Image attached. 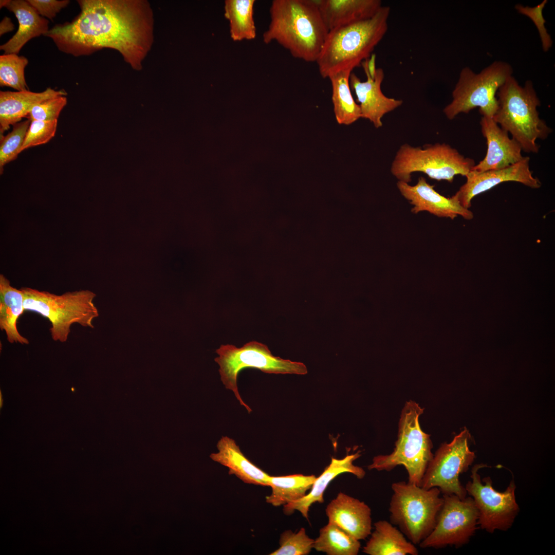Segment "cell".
<instances>
[{
    "mask_svg": "<svg viewBox=\"0 0 555 555\" xmlns=\"http://www.w3.org/2000/svg\"><path fill=\"white\" fill-rule=\"evenodd\" d=\"M254 0H226L224 16L229 22L230 37L234 41L256 37L253 18Z\"/></svg>",
    "mask_w": 555,
    "mask_h": 555,
    "instance_id": "28",
    "label": "cell"
},
{
    "mask_svg": "<svg viewBox=\"0 0 555 555\" xmlns=\"http://www.w3.org/2000/svg\"><path fill=\"white\" fill-rule=\"evenodd\" d=\"M67 102V98L65 96L47 99L35 105L26 118L30 121H49L58 120Z\"/></svg>",
    "mask_w": 555,
    "mask_h": 555,
    "instance_id": "34",
    "label": "cell"
},
{
    "mask_svg": "<svg viewBox=\"0 0 555 555\" xmlns=\"http://www.w3.org/2000/svg\"><path fill=\"white\" fill-rule=\"evenodd\" d=\"M9 0H1L0 1V8L5 7L8 4Z\"/></svg>",
    "mask_w": 555,
    "mask_h": 555,
    "instance_id": "38",
    "label": "cell"
},
{
    "mask_svg": "<svg viewBox=\"0 0 555 555\" xmlns=\"http://www.w3.org/2000/svg\"><path fill=\"white\" fill-rule=\"evenodd\" d=\"M547 3V0H544L534 7L524 6L520 4L515 6L516 9L520 13L529 17L534 22L538 30L542 48L545 52L548 51L552 45V41L545 26L546 21L542 13Z\"/></svg>",
    "mask_w": 555,
    "mask_h": 555,
    "instance_id": "35",
    "label": "cell"
},
{
    "mask_svg": "<svg viewBox=\"0 0 555 555\" xmlns=\"http://www.w3.org/2000/svg\"><path fill=\"white\" fill-rule=\"evenodd\" d=\"M58 120L49 121H31L21 152L33 146L48 142L55 135Z\"/></svg>",
    "mask_w": 555,
    "mask_h": 555,
    "instance_id": "33",
    "label": "cell"
},
{
    "mask_svg": "<svg viewBox=\"0 0 555 555\" xmlns=\"http://www.w3.org/2000/svg\"><path fill=\"white\" fill-rule=\"evenodd\" d=\"M31 121L29 119L13 125L11 132L6 136L1 135L0 141V172H3L4 166L16 159L21 153L26 133Z\"/></svg>",
    "mask_w": 555,
    "mask_h": 555,
    "instance_id": "31",
    "label": "cell"
},
{
    "mask_svg": "<svg viewBox=\"0 0 555 555\" xmlns=\"http://www.w3.org/2000/svg\"><path fill=\"white\" fill-rule=\"evenodd\" d=\"M443 503L432 532L419 544L420 547H456L467 544L478 524V511L472 497L461 499L443 494Z\"/></svg>",
    "mask_w": 555,
    "mask_h": 555,
    "instance_id": "13",
    "label": "cell"
},
{
    "mask_svg": "<svg viewBox=\"0 0 555 555\" xmlns=\"http://www.w3.org/2000/svg\"><path fill=\"white\" fill-rule=\"evenodd\" d=\"M269 12L270 22L263 42L275 41L293 57L316 62L329 32L317 0H273Z\"/></svg>",
    "mask_w": 555,
    "mask_h": 555,
    "instance_id": "2",
    "label": "cell"
},
{
    "mask_svg": "<svg viewBox=\"0 0 555 555\" xmlns=\"http://www.w3.org/2000/svg\"><path fill=\"white\" fill-rule=\"evenodd\" d=\"M314 540L307 535L304 528L297 532L286 530L280 535V547L270 554L307 555L313 548Z\"/></svg>",
    "mask_w": 555,
    "mask_h": 555,
    "instance_id": "32",
    "label": "cell"
},
{
    "mask_svg": "<svg viewBox=\"0 0 555 555\" xmlns=\"http://www.w3.org/2000/svg\"><path fill=\"white\" fill-rule=\"evenodd\" d=\"M485 466L477 465L472 468V480L467 483L465 489L478 509V524L482 529L489 533L495 530L505 531L511 527L520 510L515 499L516 486L512 479L505 491H497L489 476L482 479L483 484L478 471Z\"/></svg>",
    "mask_w": 555,
    "mask_h": 555,
    "instance_id": "12",
    "label": "cell"
},
{
    "mask_svg": "<svg viewBox=\"0 0 555 555\" xmlns=\"http://www.w3.org/2000/svg\"><path fill=\"white\" fill-rule=\"evenodd\" d=\"M22 290L11 285L9 280L0 275V328L11 343L29 344V340L18 332L16 323L24 309Z\"/></svg>",
    "mask_w": 555,
    "mask_h": 555,
    "instance_id": "25",
    "label": "cell"
},
{
    "mask_svg": "<svg viewBox=\"0 0 555 555\" xmlns=\"http://www.w3.org/2000/svg\"><path fill=\"white\" fill-rule=\"evenodd\" d=\"M366 79L362 81L354 73L349 77V85L355 93L359 102L361 118L368 119L374 126H382V118L386 114L400 106L403 101L386 96L381 90L384 72L382 68H377L374 73L363 67Z\"/></svg>",
    "mask_w": 555,
    "mask_h": 555,
    "instance_id": "16",
    "label": "cell"
},
{
    "mask_svg": "<svg viewBox=\"0 0 555 555\" xmlns=\"http://www.w3.org/2000/svg\"><path fill=\"white\" fill-rule=\"evenodd\" d=\"M529 161V157H524L520 161L505 168L482 172L471 171L466 176V182L454 195L462 207L469 209L473 197L504 182L515 181L538 189L541 187V182L532 175Z\"/></svg>",
    "mask_w": 555,
    "mask_h": 555,
    "instance_id": "14",
    "label": "cell"
},
{
    "mask_svg": "<svg viewBox=\"0 0 555 555\" xmlns=\"http://www.w3.org/2000/svg\"><path fill=\"white\" fill-rule=\"evenodd\" d=\"M328 522L332 523L358 540L371 533V509L364 502L339 492L325 509Z\"/></svg>",
    "mask_w": 555,
    "mask_h": 555,
    "instance_id": "18",
    "label": "cell"
},
{
    "mask_svg": "<svg viewBox=\"0 0 555 555\" xmlns=\"http://www.w3.org/2000/svg\"><path fill=\"white\" fill-rule=\"evenodd\" d=\"M316 477L314 475L301 474L270 476L269 487L271 493L266 497V502L278 507L300 499L311 489Z\"/></svg>",
    "mask_w": 555,
    "mask_h": 555,
    "instance_id": "27",
    "label": "cell"
},
{
    "mask_svg": "<svg viewBox=\"0 0 555 555\" xmlns=\"http://www.w3.org/2000/svg\"><path fill=\"white\" fill-rule=\"evenodd\" d=\"M360 456V451H358L340 459L332 457L330 464L319 477H316L309 492L301 499L283 506L284 513L289 515L297 510L308 520L310 507L315 503H323L324 492L336 477L347 472L353 474L358 479L364 478L365 475L364 470L353 464Z\"/></svg>",
    "mask_w": 555,
    "mask_h": 555,
    "instance_id": "19",
    "label": "cell"
},
{
    "mask_svg": "<svg viewBox=\"0 0 555 555\" xmlns=\"http://www.w3.org/2000/svg\"><path fill=\"white\" fill-rule=\"evenodd\" d=\"M28 59L15 53L0 56V85L11 87L17 91L29 90L24 70Z\"/></svg>",
    "mask_w": 555,
    "mask_h": 555,
    "instance_id": "30",
    "label": "cell"
},
{
    "mask_svg": "<svg viewBox=\"0 0 555 555\" xmlns=\"http://www.w3.org/2000/svg\"><path fill=\"white\" fill-rule=\"evenodd\" d=\"M13 29L14 24L11 18L7 16L4 17L0 23V35L2 36L5 33L12 31Z\"/></svg>",
    "mask_w": 555,
    "mask_h": 555,
    "instance_id": "37",
    "label": "cell"
},
{
    "mask_svg": "<svg viewBox=\"0 0 555 555\" xmlns=\"http://www.w3.org/2000/svg\"><path fill=\"white\" fill-rule=\"evenodd\" d=\"M390 11L382 6L370 18L329 31L316 62L321 77L353 71L369 58L387 31Z\"/></svg>",
    "mask_w": 555,
    "mask_h": 555,
    "instance_id": "3",
    "label": "cell"
},
{
    "mask_svg": "<svg viewBox=\"0 0 555 555\" xmlns=\"http://www.w3.org/2000/svg\"><path fill=\"white\" fill-rule=\"evenodd\" d=\"M374 530L362 551L369 555H417L415 545L403 533L385 520L374 523Z\"/></svg>",
    "mask_w": 555,
    "mask_h": 555,
    "instance_id": "24",
    "label": "cell"
},
{
    "mask_svg": "<svg viewBox=\"0 0 555 555\" xmlns=\"http://www.w3.org/2000/svg\"><path fill=\"white\" fill-rule=\"evenodd\" d=\"M497 96L494 121L512 135L523 151L537 153L536 140L546 139L552 129L539 117L537 108L541 102L532 82L527 80L522 86L511 76L499 88Z\"/></svg>",
    "mask_w": 555,
    "mask_h": 555,
    "instance_id": "4",
    "label": "cell"
},
{
    "mask_svg": "<svg viewBox=\"0 0 555 555\" xmlns=\"http://www.w3.org/2000/svg\"><path fill=\"white\" fill-rule=\"evenodd\" d=\"M216 353L218 357L214 360L219 366L221 381L227 389L233 392L240 405L249 413L252 410L243 400L238 390L237 380L242 370L253 368L269 374L305 375L307 373L304 363L275 357L267 345L256 341L248 342L239 348L233 345H221Z\"/></svg>",
    "mask_w": 555,
    "mask_h": 555,
    "instance_id": "10",
    "label": "cell"
},
{
    "mask_svg": "<svg viewBox=\"0 0 555 555\" xmlns=\"http://www.w3.org/2000/svg\"><path fill=\"white\" fill-rule=\"evenodd\" d=\"M390 520L414 545H419L434 529L443 503L437 487L429 489L405 482L392 485Z\"/></svg>",
    "mask_w": 555,
    "mask_h": 555,
    "instance_id": "8",
    "label": "cell"
},
{
    "mask_svg": "<svg viewBox=\"0 0 555 555\" xmlns=\"http://www.w3.org/2000/svg\"><path fill=\"white\" fill-rule=\"evenodd\" d=\"M216 447L218 452L211 453L210 457L228 468L229 474L234 475L246 484L269 487L270 475L249 460L234 439L222 436Z\"/></svg>",
    "mask_w": 555,
    "mask_h": 555,
    "instance_id": "20",
    "label": "cell"
},
{
    "mask_svg": "<svg viewBox=\"0 0 555 555\" xmlns=\"http://www.w3.org/2000/svg\"><path fill=\"white\" fill-rule=\"evenodd\" d=\"M64 90H56L47 88L44 91L35 92L29 90L0 91L1 135L8 130L10 125L20 122L26 118L31 109L38 104L51 98L66 96Z\"/></svg>",
    "mask_w": 555,
    "mask_h": 555,
    "instance_id": "23",
    "label": "cell"
},
{
    "mask_svg": "<svg viewBox=\"0 0 555 555\" xmlns=\"http://www.w3.org/2000/svg\"><path fill=\"white\" fill-rule=\"evenodd\" d=\"M424 409L409 400L403 408L399 421L398 438L393 451L375 456L368 470L391 471L403 466L408 474V483L420 486L426 469L432 459L433 443L430 435L423 432L419 418Z\"/></svg>",
    "mask_w": 555,
    "mask_h": 555,
    "instance_id": "5",
    "label": "cell"
},
{
    "mask_svg": "<svg viewBox=\"0 0 555 555\" xmlns=\"http://www.w3.org/2000/svg\"><path fill=\"white\" fill-rule=\"evenodd\" d=\"M21 289L25 310L34 311L48 319L51 325V337L54 341L66 342L73 324L94 327L92 322L99 315L92 302L96 296L94 292L82 290L57 295L29 287Z\"/></svg>",
    "mask_w": 555,
    "mask_h": 555,
    "instance_id": "6",
    "label": "cell"
},
{
    "mask_svg": "<svg viewBox=\"0 0 555 555\" xmlns=\"http://www.w3.org/2000/svg\"><path fill=\"white\" fill-rule=\"evenodd\" d=\"M360 547L359 540L330 522L320 529L313 546L316 550L328 555H357Z\"/></svg>",
    "mask_w": 555,
    "mask_h": 555,
    "instance_id": "29",
    "label": "cell"
},
{
    "mask_svg": "<svg viewBox=\"0 0 555 555\" xmlns=\"http://www.w3.org/2000/svg\"><path fill=\"white\" fill-rule=\"evenodd\" d=\"M27 2L40 15L50 20H52L70 2L68 0H27Z\"/></svg>",
    "mask_w": 555,
    "mask_h": 555,
    "instance_id": "36",
    "label": "cell"
},
{
    "mask_svg": "<svg viewBox=\"0 0 555 555\" xmlns=\"http://www.w3.org/2000/svg\"><path fill=\"white\" fill-rule=\"evenodd\" d=\"M328 31L373 16L382 6L380 0H317Z\"/></svg>",
    "mask_w": 555,
    "mask_h": 555,
    "instance_id": "21",
    "label": "cell"
},
{
    "mask_svg": "<svg viewBox=\"0 0 555 555\" xmlns=\"http://www.w3.org/2000/svg\"><path fill=\"white\" fill-rule=\"evenodd\" d=\"M79 14L59 24L45 36L58 49L74 57L88 55L104 48L119 51L133 68L141 62L152 41V14L146 2L78 0Z\"/></svg>",
    "mask_w": 555,
    "mask_h": 555,
    "instance_id": "1",
    "label": "cell"
},
{
    "mask_svg": "<svg viewBox=\"0 0 555 555\" xmlns=\"http://www.w3.org/2000/svg\"><path fill=\"white\" fill-rule=\"evenodd\" d=\"M470 439L469 431L464 429L450 442L442 443L429 462L420 487L425 489L437 487L443 494L465 498L467 492L459 476L468 471L475 458L474 453L469 449Z\"/></svg>",
    "mask_w": 555,
    "mask_h": 555,
    "instance_id": "11",
    "label": "cell"
},
{
    "mask_svg": "<svg viewBox=\"0 0 555 555\" xmlns=\"http://www.w3.org/2000/svg\"><path fill=\"white\" fill-rule=\"evenodd\" d=\"M475 165L474 160L465 157L445 143L414 146L401 145L391 166V172L398 181L409 183L412 175L421 172L432 179L452 182L457 175L465 176Z\"/></svg>",
    "mask_w": 555,
    "mask_h": 555,
    "instance_id": "7",
    "label": "cell"
},
{
    "mask_svg": "<svg viewBox=\"0 0 555 555\" xmlns=\"http://www.w3.org/2000/svg\"><path fill=\"white\" fill-rule=\"evenodd\" d=\"M352 71L341 70L331 74V100L336 120L339 124L350 125L361 118L358 104L354 100L349 85Z\"/></svg>",
    "mask_w": 555,
    "mask_h": 555,
    "instance_id": "26",
    "label": "cell"
},
{
    "mask_svg": "<svg viewBox=\"0 0 555 555\" xmlns=\"http://www.w3.org/2000/svg\"><path fill=\"white\" fill-rule=\"evenodd\" d=\"M480 124L487 141L485 158L471 171L482 172L498 170L513 164L523 158L519 143L509 137L508 133L498 126L493 118L483 116Z\"/></svg>",
    "mask_w": 555,
    "mask_h": 555,
    "instance_id": "17",
    "label": "cell"
},
{
    "mask_svg": "<svg viewBox=\"0 0 555 555\" xmlns=\"http://www.w3.org/2000/svg\"><path fill=\"white\" fill-rule=\"evenodd\" d=\"M397 187L403 197L413 206V213L427 211L439 217L452 219L458 215L467 220L473 217L472 212L462 207L455 195L446 197L440 194L423 177H420L413 186L398 181Z\"/></svg>",
    "mask_w": 555,
    "mask_h": 555,
    "instance_id": "15",
    "label": "cell"
},
{
    "mask_svg": "<svg viewBox=\"0 0 555 555\" xmlns=\"http://www.w3.org/2000/svg\"><path fill=\"white\" fill-rule=\"evenodd\" d=\"M5 7L16 16L18 28L11 38L1 45L0 49L4 53L18 54L29 40L45 35L49 31V21L41 16L27 1L9 0Z\"/></svg>",
    "mask_w": 555,
    "mask_h": 555,
    "instance_id": "22",
    "label": "cell"
},
{
    "mask_svg": "<svg viewBox=\"0 0 555 555\" xmlns=\"http://www.w3.org/2000/svg\"><path fill=\"white\" fill-rule=\"evenodd\" d=\"M512 73L511 66L501 61L478 73L468 67L463 68L452 91V100L443 109L445 116L452 120L478 107L483 116L493 118L498 108L496 94Z\"/></svg>",
    "mask_w": 555,
    "mask_h": 555,
    "instance_id": "9",
    "label": "cell"
}]
</instances>
